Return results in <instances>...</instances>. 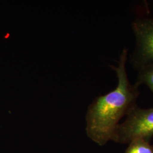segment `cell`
Here are the masks:
<instances>
[{
	"label": "cell",
	"mask_w": 153,
	"mask_h": 153,
	"mask_svg": "<svg viewBox=\"0 0 153 153\" xmlns=\"http://www.w3.org/2000/svg\"><path fill=\"white\" fill-rule=\"evenodd\" d=\"M128 50L121 53L116 72L117 85L113 91L96 98L88 108L86 116L88 137L100 146L114 140L119 121L136 105L140 95L139 86L129 82L126 69Z\"/></svg>",
	"instance_id": "6da1fadb"
},
{
	"label": "cell",
	"mask_w": 153,
	"mask_h": 153,
	"mask_svg": "<svg viewBox=\"0 0 153 153\" xmlns=\"http://www.w3.org/2000/svg\"><path fill=\"white\" fill-rule=\"evenodd\" d=\"M126 116L117 126L113 141L124 144L141 138L150 142L153 136V107L143 109L136 105Z\"/></svg>",
	"instance_id": "7a4b0ae2"
},
{
	"label": "cell",
	"mask_w": 153,
	"mask_h": 153,
	"mask_svg": "<svg viewBox=\"0 0 153 153\" xmlns=\"http://www.w3.org/2000/svg\"><path fill=\"white\" fill-rule=\"evenodd\" d=\"M136 47L131 56L133 66L138 70L153 64V18H137L131 23Z\"/></svg>",
	"instance_id": "3957f363"
},
{
	"label": "cell",
	"mask_w": 153,
	"mask_h": 153,
	"mask_svg": "<svg viewBox=\"0 0 153 153\" xmlns=\"http://www.w3.org/2000/svg\"><path fill=\"white\" fill-rule=\"evenodd\" d=\"M137 81L135 83L139 87L145 85L153 93V64L142 66L138 70Z\"/></svg>",
	"instance_id": "277c9868"
},
{
	"label": "cell",
	"mask_w": 153,
	"mask_h": 153,
	"mask_svg": "<svg viewBox=\"0 0 153 153\" xmlns=\"http://www.w3.org/2000/svg\"><path fill=\"white\" fill-rule=\"evenodd\" d=\"M125 153H153V145L141 138H136L129 143Z\"/></svg>",
	"instance_id": "5b68a950"
}]
</instances>
